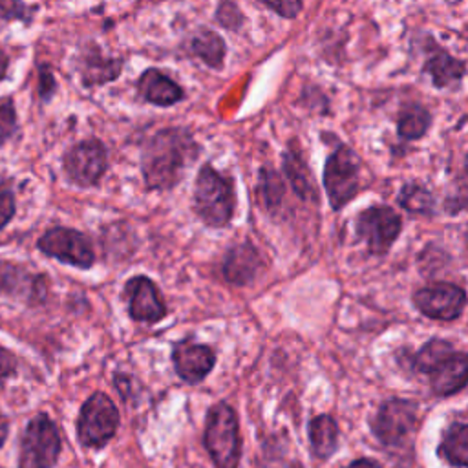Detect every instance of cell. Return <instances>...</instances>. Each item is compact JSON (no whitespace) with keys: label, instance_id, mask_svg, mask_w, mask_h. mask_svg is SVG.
Masks as SVG:
<instances>
[{"label":"cell","instance_id":"cell-17","mask_svg":"<svg viewBox=\"0 0 468 468\" xmlns=\"http://www.w3.org/2000/svg\"><path fill=\"white\" fill-rule=\"evenodd\" d=\"M137 91L144 101L157 106H172L185 97L181 86L155 68L146 69L139 77Z\"/></svg>","mask_w":468,"mask_h":468},{"label":"cell","instance_id":"cell-5","mask_svg":"<svg viewBox=\"0 0 468 468\" xmlns=\"http://www.w3.org/2000/svg\"><path fill=\"white\" fill-rule=\"evenodd\" d=\"M119 428V410L113 400L101 391L91 393L82 404L77 419V437L86 448H102Z\"/></svg>","mask_w":468,"mask_h":468},{"label":"cell","instance_id":"cell-35","mask_svg":"<svg viewBox=\"0 0 468 468\" xmlns=\"http://www.w3.org/2000/svg\"><path fill=\"white\" fill-rule=\"evenodd\" d=\"M7 433H9V422H7L5 415L0 411V448L4 446V442L7 439Z\"/></svg>","mask_w":468,"mask_h":468},{"label":"cell","instance_id":"cell-14","mask_svg":"<svg viewBox=\"0 0 468 468\" xmlns=\"http://www.w3.org/2000/svg\"><path fill=\"white\" fill-rule=\"evenodd\" d=\"M433 393L446 397L468 386V353H448L430 371Z\"/></svg>","mask_w":468,"mask_h":468},{"label":"cell","instance_id":"cell-22","mask_svg":"<svg viewBox=\"0 0 468 468\" xmlns=\"http://www.w3.org/2000/svg\"><path fill=\"white\" fill-rule=\"evenodd\" d=\"M283 172H285L292 190L300 197L309 199V197L316 196L311 176H309V170H307V166H305V163H303V159L300 157L298 152H294V150L285 152V155H283Z\"/></svg>","mask_w":468,"mask_h":468},{"label":"cell","instance_id":"cell-31","mask_svg":"<svg viewBox=\"0 0 468 468\" xmlns=\"http://www.w3.org/2000/svg\"><path fill=\"white\" fill-rule=\"evenodd\" d=\"M216 18H218V22L221 26H225V27H229L232 31H236L239 27V24H241V13L236 7V4L230 2V0H223L221 2V5L218 7Z\"/></svg>","mask_w":468,"mask_h":468},{"label":"cell","instance_id":"cell-1","mask_svg":"<svg viewBox=\"0 0 468 468\" xmlns=\"http://www.w3.org/2000/svg\"><path fill=\"white\" fill-rule=\"evenodd\" d=\"M197 144L183 128H165L154 133L141 154V172L150 190L174 188L197 155Z\"/></svg>","mask_w":468,"mask_h":468},{"label":"cell","instance_id":"cell-34","mask_svg":"<svg viewBox=\"0 0 468 468\" xmlns=\"http://www.w3.org/2000/svg\"><path fill=\"white\" fill-rule=\"evenodd\" d=\"M15 371H16V358H15V355L9 349L0 346V384L5 378L13 377Z\"/></svg>","mask_w":468,"mask_h":468},{"label":"cell","instance_id":"cell-24","mask_svg":"<svg viewBox=\"0 0 468 468\" xmlns=\"http://www.w3.org/2000/svg\"><path fill=\"white\" fill-rule=\"evenodd\" d=\"M430 124V115L420 106H410L399 121V133L404 139H417L420 137Z\"/></svg>","mask_w":468,"mask_h":468},{"label":"cell","instance_id":"cell-25","mask_svg":"<svg viewBox=\"0 0 468 468\" xmlns=\"http://www.w3.org/2000/svg\"><path fill=\"white\" fill-rule=\"evenodd\" d=\"M258 196L263 207L274 208L280 205L282 196H283V185L282 179L274 170L263 168L260 172V183H258Z\"/></svg>","mask_w":468,"mask_h":468},{"label":"cell","instance_id":"cell-2","mask_svg":"<svg viewBox=\"0 0 468 468\" xmlns=\"http://www.w3.org/2000/svg\"><path fill=\"white\" fill-rule=\"evenodd\" d=\"M236 194L230 177L219 174L212 165H203L194 185V210L212 229L227 227L234 216Z\"/></svg>","mask_w":468,"mask_h":468},{"label":"cell","instance_id":"cell-40","mask_svg":"<svg viewBox=\"0 0 468 468\" xmlns=\"http://www.w3.org/2000/svg\"><path fill=\"white\" fill-rule=\"evenodd\" d=\"M466 245H468V234H466Z\"/></svg>","mask_w":468,"mask_h":468},{"label":"cell","instance_id":"cell-9","mask_svg":"<svg viewBox=\"0 0 468 468\" xmlns=\"http://www.w3.org/2000/svg\"><path fill=\"white\" fill-rule=\"evenodd\" d=\"M417 422V408L408 400L384 402L373 420V431L386 446H397L410 437Z\"/></svg>","mask_w":468,"mask_h":468},{"label":"cell","instance_id":"cell-27","mask_svg":"<svg viewBox=\"0 0 468 468\" xmlns=\"http://www.w3.org/2000/svg\"><path fill=\"white\" fill-rule=\"evenodd\" d=\"M35 11V5H26L22 0H0V27L13 20H22L27 24Z\"/></svg>","mask_w":468,"mask_h":468},{"label":"cell","instance_id":"cell-28","mask_svg":"<svg viewBox=\"0 0 468 468\" xmlns=\"http://www.w3.org/2000/svg\"><path fill=\"white\" fill-rule=\"evenodd\" d=\"M400 205L413 212H426L431 207V196L428 194V190L410 185L400 194Z\"/></svg>","mask_w":468,"mask_h":468},{"label":"cell","instance_id":"cell-11","mask_svg":"<svg viewBox=\"0 0 468 468\" xmlns=\"http://www.w3.org/2000/svg\"><path fill=\"white\" fill-rule=\"evenodd\" d=\"M356 230L371 252H384L400 232V218L389 207H371L358 216Z\"/></svg>","mask_w":468,"mask_h":468},{"label":"cell","instance_id":"cell-21","mask_svg":"<svg viewBox=\"0 0 468 468\" xmlns=\"http://www.w3.org/2000/svg\"><path fill=\"white\" fill-rule=\"evenodd\" d=\"M441 455L455 466H468V424H453L441 442Z\"/></svg>","mask_w":468,"mask_h":468},{"label":"cell","instance_id":"cell-36","mask_svg":"<svg viewBox=\"0 0 468 468\" xmlns=\"http://www.w3.org/2000/svg\"><path fill=\"white\" fill-rule=\"evenodd\" d=\"M349 468H380V466L371 459H358Z\"/></svg>","mask_w":468,"mask_h":468},{"label":"cell","instance_id":"cell-32","mask_svg":"<svg viewBox=\"0 0 468 468\" xmlns=\"http://www.w3.org/2000/svg\"><path fill=\"white\" fill-rule=\"evenodd\" d=\"M265 5H269L272 11H276L282 16L292 18L294 15L300 13L303 0H261Z\"/></svg>","mask_w":468,"mask_h":468},{"label":"cell","instance_id":"cell-7","mask_svg":"<svg viewBox=\"0 0 468 468\" xmlns=\"http://www.w3.org/2000/svg\"><path fill=\"white\" fill-rule=\"evenodd\" d=\"M66 177L77 186H93L108 168V152L99 139H86L73 144L62 157Z\"/></svg>","mask_w":468,"mask_h":468},{"label":"cell","instance_id":"cell-39","mask_svg":"<svg viewBox=\"0 0 468 468\" xmlns=\"http://www.w3.org/2000/svg\"><path fill=\"white\" fill-rule=\"evenodd\" d=\"M466 170H468V157H466Z\"/></svg>","mask_w":468,"mask_h":468},{"label":"cell","instance_id":"cell-23","mask_svg":"<svg viewBox=\"0 0 468 468\" xmlns=\"http://www.w3.org/2000/svg\"><path fill=\"white\" fill-rule=\"evenodd\" d=\"M426 69L431 75L433 84L442 88L463 77L464 64L446 53H437L435 57L430 58V62L426 64Z\"/></svg>","mask_w":468,"mask_h":468},{"label":"cell","instance_id":"cell-6","mask_svg":"<svg viewBox=\"0 0 468 468\" xmlns=\"http://www.w3.org/2000/svg\"><path fill=\"white\" fill-rule=\"evenodd\" d=\"M37 247L46 256L77 269H90L95 263L91 241L82 232L69 227H53L46 230L38 238Z\"/></svg>","mask_w":468,"mask_h":468},{"label":"cell","instance_id":"cell-13","mask_svg":"<svg viewBox=\"0 0 468 468\" xmlns=\"http://www.w3.org/2000/svg\"><path fill=\"white\" fill-rule=\"evenodd\" d=\"M413 302L420 313L437 320H453L466 305V294L452 283H437L415 292Z\"/></svg>","mask_w":468,"mask_h":468},{"label":"cell","instance_id":"cell-19","mask_svg":"<svg viewBox=\"0 0 468 468\" xmlns=\"http://www.w3.org/2000/svg\"><path fill=\"white\" fill-rule=\"evenodd\" d=\"M309 441L318 459H327L336 450L338 428L329 415H318L309 422Z\"/></svg>","mask_w":468,"mask_h":468},{"label":"cell","instance_id":"cell-29","mask_svg":"<svg viewBox=\"0 0 468 468\" xmlns=\"http://www.w3.org/2000/svg\"><path fill=\"white\" fill-rule=\"evenodd\" d=\"M16 132V112L11 99L0 101V146Z\"/></svg>","mask_w":468,"mask_h":468},{"label":"cell","instance_id":"cell-16","mask_svg":"<svg viewBox=\"0 0 468 468\" xmlns=\"http://www.w3.org/2000/svg\"><path fill=\"white\" fill-rule=\"evenodd\" d=\"M38 280H42V276H35L20 265L0 260V294L26 300H42L46 285Z\"/></svg>","mask_w":468,"mask_h":468},{"label":"cell","instance_id":"cell-37","mask_svg":"<svg viewBox=\"0 0 468 468\" xmlns=\"http://www.w3.org/2000/svg\"><path fill=\"white\" fill-rule=\"evenodd\" d=\"M4 69H5V64L0 60V80H2V79H4V75H5V73H4Z\"/></svg>","mask_w":468,"mask_h":468},{"label":"cell","instance_id":"cell-10","mask_svg":"<svg viewBox=\"0 0 468 468\" xmlns=\"http://www.w3.org/2000/svg\"><path fill=\"white\" fill-rule=\"evenodd\" d=\"M122 296L128 303V314L135 322H159L166 316V305L157 285L148 276H133L124 283Z\"/></svg>","mask_w":468,"mask_h":468},{"label":"cell","instance_id":"cell-4","mask_svg":"<svg viewBox=\"0 0 468 468\" xmlns=\"http://www.w3.org/2000/svg\"><path fill=\"white\" fill-rule=\"evenodd\" d=\"M60 435L55 422L46 415H35L22 437L18 452V468H53L60 455Z\"/></svg>","mask_w":468,"mask_h":468},{"label":"cell","instance_id":"cell-12","mask_svg":"<svg viewBox=\"0 0 468 468\" xmlns=\"http://www.w3.org/2000/svg\"><path fill=\"white\" fill-rule=\"evenodd\" d=\"M172 364L183 382L199 384L214 369L216 355L212 347L183 338L172 346Z\"/></svg>","mask_w":468,"mask_h":468},{"label":"cell","instance_id":"cell-15","mask_svg":"<svg viewBox=\"0 0 468 468\" xmlns=\"http://www.w3.org/2000/svg\"><path fill=\"white\" fill-rule=\"evenodd\" d=\"M260 267V254L250 243H238L230 247L221 263L223 278L232 285H249L254 282Z\"/></svg>","mask_w":468,"mask_h":468},{"label":"cell","instance_id":"cell-38","mask_svg":"<svg viewBox=\"0 0 468 468\" xmlns=\"http://www.w3.org/2000/svg\"><path fill=\"white\" fill-rule=\"evenodd\" d=\"M289 468H302L300 464H292V466H289Z\"/></svg>","mask_w":468,"mask_h":468},{"label":"cell","instance_id":"cell-30","mask_svg":"<svg viewBox=\"0 0 468 468\" xmlns=\"http://www.w3.org/2000/svg\"><path fill=\"white\" fill-rule=\"evenodd\" d=\"M16 210L15 205V194L7 181L0 183V230L13 219Z\"/></svg>","mask_w":468,"mask_h":468},{"label":"cell","instance_id":"cell-26","mask_svg":"<svg viewBox=\"0 0 468 468\" xmlns=\"http://www.w3.org/2000/svg\"><path fill=\"white\" fill-rule=\"evenodd\" d=\"M453 349L450 347L448 342H441V340H433L428 346H424L420 349V353L415 356V367L428 373L442 356H446L448 353H452Z\"/></svg>","mask_w":468,"mask_h":468},{"label":"cell","instance_id":"cell-18","mask_svg":"<svg viewBox=\"0 0 468 468\" xmlns=\"http://www.w3.org/2000/svg\"><path fill=\"white\" fill-rule=\"evenodd\" d=\"M121 68H122V60L102 57L97 48H91L82 55V66H80L82 84L99 86V84L115 80L121 73Z\"/></svg>","mask_w":468,"mask_h":468},{"label":"cell","instance_id":"cell-3","mask_svg":"<svg viewBox=\"0 0 468 468\" xmlns=\"http://www.w3.org/2000/svg\"><path fill=\"white\" fill-rule=\"evenodd\" d=\"M203 444L214 468H238L241 439L236 411L227 402H218L207 411Z\"/></svg>","mask_w":468,"mask_h":468},{"label":"cell","instance_id":"cell-8","mask_svg":"<svg viewBox=\"0 0 468 468\" xmlns=\"http://www.w3.org/2000/svg\"><path fill=\"white\" fill-rule=\"evenodd\" d=\"M324 186L333 208L344 207L358 188V161L355 154L344 146L336 148L324 170Z\"/></svg>","mask_w":468,"mask_h":468},{"label":"cell","instance_id":"cell-20","mask_svg":"<svg viewBox=\"0 0 468 468\" xmlns=\"http://www.w3.org/2000/svg\"><path fill=\"white\" fill-rule=\"evenodd\" d=\"M192 51L210 68L214 69H219L223 66V60H225V53H227V48H225V40L216 33V31H210V29H203L199 31L194 38H192Z\"/></svg>","mask_w":468,"mask_h":468},{"label":"cell","instance_id":"cell-33","mask_svg":"<svg viewBox=\"0 0 468 468\" xmlns=\"http://www.w3.org/2000/svg\"><path fill=\"white\" fill-rule=\"evenodd\" d=\"M38 95L42 101H48L55 91V77L53 71L46 66H38Z\"/></svg>","mask_w":468,"mask_h":468}]
</instances>
